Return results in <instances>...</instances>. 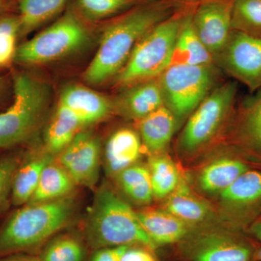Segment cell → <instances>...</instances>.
I'll return each mask as SVG.
<instances>
[{"label":"cell","instance_id":"cell-16","mask_svg":"<svg viewBox=\"0 0 261 261\" xmlns=\"http://www.w3.org/2000/svg\"><path fill=\"white\" fill-rule=\"evenodd\" d=\"M130 86L118 100V109L123 116L140 121L164 106L159 80H147Z\"/></svg>","mask_w":261,"mask_h":261},{"label":"cell","instance_id":"cell-32","mask_svg":"<svg viewBox=\"0 0 261 261\" xmlns=\"http://www.w3.org/2000/svg\"><path fill=\"white\" fill-rule=\"evenodd\" d=\"M80 9L89 18L98 20L124 9L132 0H77Z\"/></svg>","mask_w":261,"mask_h":261},{"label":"cell","instance_id":"cell-35","mask_svg":"<svg viewBox=\"0 0 261 261\" xmlns=\"http://www.w3.org/2000/svg\"><path fill=\"white\" fill-rule=\"evenodd\" d=\"M150 249L145 247H128L121 261H156L155 257L149 251Z\"/></svg>","mask_w":261,"mask_h":261},{"label":"cell","instance_id":"cell-36","mask_svg":"<svg viewBox=\"0 0 261 261\" xmlns=\"http://www.w3.org/2000/svg\"><path fill=\"white\" fill-rule=\"evenodd\" d=\"M0 261H35L31 257L23 256V255H18L16 254L11 255L8 257L2 259Z\"/></svg>","mask_w":261,"mask_h":261},{"label":"cell","instance_id":"cell-2","mask_svg":"<svg viewBox=\"0 0 261 261\" xmlns=\"http://www.w3.org/2000/svg\"><path fill=\"white\" fill-rule=\"evenodd\" d=\"M75 209L71 195L20 206L0 226V257L37 247L64 227Z\"/></svg>","mask_w":261,"mask_h":261},{"label":"cell","instance_id":"cell-29","mask_svg":"<svg viewBox=\"0 0 261 261\" xmlns=\"http://www.w3.org/2000/svg\"><path fill=\"white\" fill-rule=\"evenodd\" d=\"M20 29L19 16H0V68L14 62Z\"/></svg>","mask_w":261,"mask_h":261},{"label":"cell","instance_id":"cell-1","mask_svg":"<svg viewBox=\"0 0 261 261\" xmlns=\"http://www.w3.org/2000/svg\"><path fill=\"white\" fill-rule=\"evenodd\" d=\"M168 14L166 7L152 5L136 10L110 24L103 32L95 56L84 72V80L97 85L118 75L141 38L166 20Z\"/></svg>","mask_w":261,"mask_h":261},{"label":"cell","instance_id":"cell-30","mask_svg":"<svg viewBox=\"0 0 261 261\" xmlns=\"http://www.w3.org/2000/svg\"><path fill=\"white\" fill-rule=\"evenodd\" d=\"M84 249L76 239L61 237L53 240L42 252L39 261H82Z\"/></svg>","mask_w":261,"mask_h":261},{"label":"cell","instance_id":"cell-39","mask_svg":"<svg viewBox=\"0 0 261 261\" xmlns=\"http://www.w3.org/2000/svg\"><path fill=\"white\" fill-rule=\"evenodd\" d=\"M3 89H4V81L0 78V96H1L2 92H3Z\"/></svg>","mask_w":261,"mask_h":261},{"label":"cell","instance_id":"cell-9","mask_svg":"<svg viewBox=\"0 0 261 261\" xmlns=\"http://www.w3.org/2000/svg\"><path fill=\"white\" fill-rule=\"evenodd\" d=\"M217 57L228 74L251 91L261 89V37L232 30Z\"/></svg>","mask_w":261,"mask_h":261},{"label":"cell","instance_id":"cell-37","mask_svg":"<svg viewBox=\"0 0 261 261\" xmlns=\"http://www.w3.org/2000/svg\"><path fill=\"white\" fill-rule=\"evenodd\" d=\"M252 231L254 236H255L259 241L261 242V222L255 224V226L252 227Z\"/></svg>","mask_w":261,"mask_h":261},{"label":"cell","instance_id":"cell-7","mask_svg":"<svg viewBox=\"0 0 261 261\" xmlns=\"http://www.w3.org/2000/svg\"><path fill=\"white\" fill-rule=\"evenodd\" d=\"M87 31L71 13L20 44L15 61L22 65H40L73 54L87 44Z\"/></svg>","mask_w":261,"mask_h":261},{"label":"cell","instance_id":"cell-28","mask_svg":"<svg viewBox=\"0 0 261 261\" xmlns=\"http://www.w3.org/2000/svg\"><path fill=\"white\" fill-rule=\"evenodd\" d=\"M231 28L261 37V0H233Z\"/></svg>","mask_w":261,"mask_h":261},{"label":"cell","instance_id":"cell-15","mask_svg":"<svg viewBox=\"0 0 261 261\" xmlns=\"http://www.w3.org/2000/svg\"><path fill=\"white\" fill-rule=\"evenodd\" d=\"M136 213L141 226L155 247L177 243L190 233V225L168 211L147 209Z\"/></svg>","mask_w":261,"mask_h":261},{"label":"cell","instance_id":"cell-11","mask_svg":"<svg viewBox=\"0 0 261 261\" xmlns=\"http://www.w3.org/2000/svg\"><path fill=\"white\" fill-rule=\"evenodd\" d=\"M233 0H212L202 3L192 19L194 29L201 42L213 57L224 49L231 28Z\"/></svg>","mask_w":261,"mask_h":261},{"label":"cell","instance_id":"cell-34","mask_svg":"<svg viewBox=\"0 0 261 261\" xmlns=\"http://www.w3.org/2000/svg\"><path fill=\"white\" fill-rule=\"evenodd\" d=\"M128 247L118 246L98 249L91 261H121L122 256Z\"/></svg>","mask_w":261,"mask_h":261},{"label":"cell","instance_id":"cell-8","mask_svg":"<svg viewBox=\"0 0 261 261\" xmlns=\"http://www.w3.org/2000/svg\"><path fill=\"white\" fill-rule=\"evenodd\" d=\"M237 84L225 83L205 98L188 117L179 139V147L192 153L203 147L217 133L232 108Z\"/></svg>","mask_w":261,"mask_h":261},{"label":"cell","instance_id":"cell-14","mask_svg":"<svg viewBox=\"0 0 261 261\" xmlns=\"http://www.w3.org/2000/svg\"><path fill=\"white\" fill-rule=\"evenodd\" d=\"M140 136L135 130L122 128L111 135L106 142L102 164L107 175L116 176L135 164L140 158Z\"/></svg>","mask_w":261,"mask_h":261},{"label":"cell","instance_id":"cell-33","mask_svg":"<svg viewBox=\"0 0 261 261\" xmlns=\"http://www.w3.org/2000/svg\"><path fill=\"white\" fill-rule=\"evenodd\" d=\"M244 129L252 143L261 149V89L245 109Z\"/></svg>","mask_w":261,"mask_h":261},{"label":"cell","instance_id":"cell-27","mask_svg":"<svg viewBox=\"0 0 261 261\" xmlns=\"http://www.w3.org/2000/svg\"><path fill=\"white\" fill-rule=\"evenodd\" d=\"M153 197H168L180 183L179 172L174 163L165 155H155L149 161Z\"/></svg>","mask_w":261,"mask_h":261},{"label":"cell","instance_id":"cell-19","mask_svg":"<svg viewBox=\"0 0 261 261\" xmlns=\"http://www.w3.org/2000/svg\"><path fill=\"white\" fill-rule=\"evenodd\" d=\"M212 55L201 42L194 29L191 17L182 20L181 28L175 42L171 65H211Z\"/></svg>","mask_w":261,"mask_h":261},{"label":"cell","instance_id":"cell-18","mask_svg":"<svg viewBox=\"0 0 261 261\" xmlns=\"http://www.w3.org/2000/svg\"><path fill=\"white\" fill-rule=\"evenodd\" d=\"M176 121L165 106L140 120V138L148 150L156 153L166 148L174 133Z\"/></svg>","mask_w":261,"mask_h":261},{"label":"cell","instance_id":"cell-38","mask_svg":"<svg viewBox=\"0 0 261 261\" xmlns=\"http://www.w3.org/2000/svg\"><path fill=\"white\" fill-rule=\"evenodd\" d=\"M4 2H3V0H0V16H1L2 13H3V10H4Z\"/></svg>","mask_w":261,"mask_h":261},{"label":"cell","instance_id":"cell-20","mask_svg":"<svg viewBox=\"0 0 261 261\" xmlns=\"http://www.w3.org/2000/svg\"><path fill=\"white\" fill-rule=\"evenodd\" d=\"M166 210L190 225L203 222L212 214L210 206L197 197L182 180L167 197Z\"/></svg>","mask_w":261,"mask_h":261},{"label":"cell","instance_id":"cell-31","mask_svg":"<svg viewBox=\"0 0 261 261\" xmlns=\"http://www.w3.org/2000/svg\"><path fill=\"white\" fill-rule=\"evenodd\" d=\"M19 154H8L0 159V214L10 207L15 173L21 162Z\"/></svg>","mask_w":261,"mask_h":261},{"label":"cell","instance_id":"cell-24","mask_svg":"<svg viewBox=\"0 0 261 261\" xmlns=\"http://www.w3.org/2000/svg\"><path fill=\"white\" fill-rule=\"evenodd\" d=\"M117 185L130 200L140 205H146L153 198L149 168L134 164L118 173Z\"/></svg>","mask_w":261,"mask_h":261},{"label":"cell","instance_id":"cell-13","mask_svg":"<svg viewBox=\"0 0 261 261\" xmlns=\"http://www.w3.org/2000/svg\"><path fill=\"white\" fill-rule=\"evenodd\" d=\"M59 102L74 113L83 126L102 121L112 110L108 98L80 84L65 87Z\"/></svg>","mask_w":261,"mask_h":261},{"label":"cell","instance_id":"cell-10","mask_svg":"<svg viewBox=\"0 0 261 261\" xmlns=\"http://www.w3.org/2000/svg\"><path fill=\"white\" fill-rule=\"evenodd\" d=\"M58 155L57 162L68 173L75 185L89 188L97 185L102 155L99 141L92 132H79Z\"/></svg>","mask_w":261,"mask_h":261},{"label":"cell","instance_id":"cell-12","mask_svg":"<svg viewBox=\"0 0 261 261\" xmlns=\"http://www.w3.org/2000/svg\"><path fill=\"white\" fill-rule=\"evenodd\" d=\"M185 254L190 261H251L248 244L225 232L200 233L187 242Z\"/></svg>","mask_w":261,"mask_h":261},{"label":"cell","instance_id":"cell-17","mask_svg":"<svg viewBox=\"0 0 261 261\" xmlns=\"http://www.w3.org/2000/svg\"><path fill=\"white\" fill-rule=\"evenodd\" d=\"M55 159L54 154L47 150L22 158L13 180L11 196L13 205L20 207L28 203L37 189L43 170Z\"/></svg>","mask_w":261,"mask_h":261},{"label":"cell","instance_id":"cell-3","mask_svg":"<svg viewBox=\"0 0 261 261\" xmlns=\"http://www.w3.org/2000/svg\"><path fill=\"white\" fill-rule=\"evenodd\" d=\"M94 248L140 245L155 248L141 226L137 213L112 188L102 186L94 197L85 227Z\"/></svg>","mask_w":261,"mask_h":261},{"label":"cell","instance_id":"cell-5","mask_svg":"<svg viewBox=\"0 0 261 261\" xmlns=\"http://www.w3.org/2000/svg\"><path fill=\"white\" fill-rule=\"evenodd\" d=\"M182 20L177 18H166L141 38L126 64L117 75L118 84L133 85L162 74L171 65Z\"/></svg>","mask_w":261,"mask_h":261},{"label":"cell","instance_id":"cell-4","mask_svg":"<svg viewBox=\"0 0 261 261\" xmlns=\"http://www.w3.org/2000/svg\"><path fill=\"white\" fill-rule=\"evenodd\" d=\"M13 100L0 113V149L29 142L47 113L50 90L45 82L25 72L13 75Z\"/></svg>","mask_w":261,"mask_h":261},{"label":"cell","instance_id":"cell-22","mask_svg":"<svg viewBox=\"0 0 261 261\" xmlns=\"http://www.w3.org/2000/svg\"><path fill=\"white\" fill-rule=\"evenodd\" d=\"M246 163L233 158H222L207 164L199 175L200 187L207 193H221L248 170Z\"/></svg>","mask_w":261,"mask_h":261},{"label":"cell","instance_id":"cell-23","mask_svg":"<svg viewBox=\"0 0 261 261\" xmlns=\"http://www.w3.org/2000/svg\"><path fill=\"white\" fill-rule=\"evenodd\" d=\"M76 186L56 159L43 170L37 189L28 203L49 202L70 196Z\"/></svg>","mask_w":261,"mask_h":261},{"label":"cell","instance_id":"cell-21","mask_svg":"<svg viewBox=\"0 0 261 261\" xmlns=\"http://www.w3.org/2000/svg\"><path fill=\"white\" fill-rule=\"evenodd\" d=\"M82 127L83 126L74 113L61 102L58 103L46 129V150L58 155L69 145Z\"/></svg>","mask_w":261,"mask_h":261},{"label":"cell","instance_id":"cell-25","mask_svg":"<svg viewBox=\"0 0 261 261\" xmlns=\"http://www.w3.org/2000/svg\"><path fill=\"white\" fill-rule=\"evenodd\" d=\"M221 200L228 206L250 205L261 200V172L247 170L220 193Z\"/></svg>","mask_w":261,"mask_h":261},{"label":"cell","instance_id":"cell-6","mask_svg":"<svg viewBox=\"0 0 261 261\" xmlns=\"http://www.w3.org/2000/svg\"><path fill=\"white\" fill-rule=\"evenodd\" d=\"M215 77L211 65H171L159 80L164 106L176 120L185 119L211 93Z\"/></svg>","mask_w":261,"mask_h":261},{"label":"cell","instance_id":"cell-26","mask_svg":"<svg viewBox=\"0 0 261 261\" xmlns=\"http://www.w3.org/2000/svg\"><path fill=\"white\" fill-rule=\"evenodd\" d=\"M67 0H19L20 35H25L55 16Z\"/></svg>","mask_w":261,"mask_h":261}]
</instances>
